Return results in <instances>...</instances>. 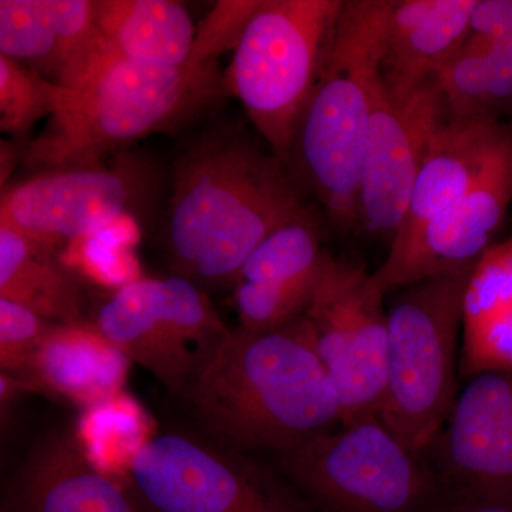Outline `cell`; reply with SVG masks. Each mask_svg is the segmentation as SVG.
<instances>
[{
    "instance_id": "1",
    "label": "cell",
    "mask_w": 512,
    "mask_h": 512,
    "mask_svg": "<svg viewBox=\"0 0 512 512\" xmlns=\"http://www.w3.org/2000/svg\"><path fill=\"white\" fill-rule=\"evenodd\" d=\"M308 197L284 161L242 128L205 131L177 157L164 242L174 275L234 286L239 269Z\"/></svg>"
},
{
    "instance_id": "2",
    "label": "cell",
    "mask_w": 512,
    "mask_h": 512,
    "mask_svg": "<svg viewBox=\"0 0 512 512\" xmlns=\"http://www.w3.org/2000/svg\"><path fill=\"white\" fill-rule=\"evenodd\" d=\"M184 400L202 436L241 453L278 456L342 424L305 316L272 332L229 330Z\"/></svg>"
},
{
    "instance_id": "3",
    "label": "cell",
    "mask_w": 512,
    "mask_h": 512,
    "mask_svg": "<svg viewBox=\"0 0 512 512\" xmlns=\"http://www.w3.org/2000/svg\"><path fill=\"white\" fill-rule=\"evenodd\" d=\"M222 89L218 62L158 66L109 47L66 89L45 130L26 148L25 164L36 173L101 165L127 144L190 120Z\"/></svg>"
},
{
    "instance_id": "4",
    "label": "cell",
    "mask_w": 512,
    "mask_h": 512,
    "mask_svg": "<svg viewBox=\"0 0 512 512\" xmlns=\"http://www.w3.org/2000/svg\"><path fill=\"white\" fill-rule=\"evenodd\" d=\"M392 0H345L286 167L336 228H360V180Z\"/></svg>"
},
{
    "instance_id": "5",
    "label": "cell",
    "mask_w": 512,
    "mask_h": 512,
    "mask_svg": "<svg viewBox=\"0 0 512 512\" xmlns=\"http://www.w3.org/2000/svg\"><path fill=\"white\" fill-rule=\"evenodd\" d=\"M473 268L403 286L386 305V384L377 417L414 453L426 454L460 393L464 293Z\"/></svg>"
},
{
    "instance_id": "6",
    "label": "cell",
    "mask_w": 512,
    "mask_h": 512,
    "mask_svg": "<svg viewBox=\"0 0 512 512\" xmlns=\"http://www.w3.org/2000/svg\"><path fill=\"white\" fill-rule=\"evenodd\" d=\"M316 512H448L454 491L426 454L414 453L379 417L319 434L274 456Z\"/></svg>"
},
{
    "instance_id": "7",
    "label": "cell",
    "mask_w": 512,
    "mask_h": 512,
    "mask_svg": "<svg viewBox=\"0 0 512 512\" xmlns=\"http://www.w3.org/2000/svg\"><path fill=\"white\" fill-rule=\"evenodd\" d=\"M342 6L343 0H261L224 74L225 90L285 164Z\"/></svg>"
},
{
    "instance_id": "8",
    "label": "cell",
    "mask_w": 512,
    "mask_h": 512,
    "mask_svg": "<svg viewBox=\"0 0 512 512\" xmlns=\"http://www.w3.org/2000/svg\"><path fill=\"white\" fill-rule=\"evenodd\" d=\"M128 471L146 512H316L274 463L200 433L158 434Z\"/></svg>"
},
{
    "instance_id": "9",
    "label": "cell",
    "mask_w": 512,
    "mask_h": 512,
    "mask_svg": "<svg viewBox=\"0 0 512 512\" xmlns=\"http://www.w3.org/2000/svg\"><path fill=\"white\" fill-rule=\"evenodd\" d=\"M92 322L131 363L181 399L231 330L204 289L180 275L131 279Z\"/></svg>"
},
{
    "instance_id": "10",
    "label": "cell",
    "mask_w": 512,
    "mask_h": 512,
    "mask_svg": "<svg viewBox=\"0 0 512 512\" xmlns=\"http://www.w3.org/2000/svg\"><path fill=\"white\" fill-rule=\"evenodd\" d=\"M386 296L365 265L326 251L305 318L338 394L342 424L379 414L386 384Z\"/></svg>"
},
{
    "instance_id": "11",
    "label": "cell",
    "mask_w": 512,
    "mask_h": 512,
    "mask_svg": "<svg viewBox=\"0 0 512 512\" xmlns=\"http://www.w3.org/2000/svg\"><path fill=\"white\" fill-rule=\"evenodd\" d=\"M447 110L436 80L407 90L380 80L367 130L360 228L392 244L406 218L417 175Z\"/></svg>"
},
{
    "instance_id": "12",
    "label": "cell",
    "mask_w": 512,
    "mask_h": 512,
    "mask_svg": "<svg viewBox=\"0 0 512 512\" xmlns=\"http://www.w3.org/2000/svg\"><path fill=\"white\" fill-rule=\"evenodd\" d=\"M148 174L133 157L113 165L40 171L2 191L0 224L52 248L89 237L143 200Z\"/></svg>"
},
{
    "instance_id": "13",
    "label": "cell",
    "mask_w": 512,
    "mask_h": 512,
    "mask_svg": "<svg viewBox=\"0 0 512 512\" xmlns=\"http://www.w3.org/2000/svg\"><path fill=\"white\" fill-rule=\"evenodd\" d=\"M512 202V137L470 191L416 238L387 254L373 278L386 295L431 276L473 268L491 245Z\"/></svg>"
},
{
    "instance_id": "14",
    "label": "cell",
    "mask_w": 512,
    "mask_h": 512,
    "mask_svg": "<svg viewBox=\"0 0 512 512\" xmlns=\"http://www.w3.org/2000/svg\"><path fill=\"white\" fill-rule=\"evenodd\" d=\"M451 490H512V370L468 380L426 451Z\"/></svg>"
},
{
    "instance_id": "15",
    "label": "cell",
    "mask_w": 512,
    "mask_h": 512,
    "mask_svg": "<svg viewBox=\"0 0 512 512\" xmlns=\"http://www.w3.org/2000/svg\"><path fill=\"white\" fill-rule=\"evenodd\" d=\"M328 249L312 207L254 249L234 284L239 326L265 333L301 319L318 288Z\"/></svg>"
},
{
    "instance_id": "16",
    "label": "cell",
    "mask_w": 512,
    "mask_h": 512,
    "mask_svg": "<svg viewBox=\"0 0 512 512\" xmlns=\"http://www.w3.org/2000/svg\"><path fill=\"white\" fill-rule=\"evenodd\" d=\"M109 46L90 0H0V55L70 89Z\"/></svg>"
},
{
    "instance_id": "17",
    "label": "cell",
    "mask_w": 512,
    "mask_h": 512,
    "mask_svg": "<svg viewBox=\"0 0 512 512\" xmlns=\"http://www.w3.org/2000/svg\"><path fill=\"white\" fill-rule=\"evenodd\" d=\"M0 512H146L134 493L93 466L69 433L53 431L9 481Z\"/></svg>"
},
{
    "instance_id": "18",
    "label": "cell",
    "mask_w": 512,
    "mask_h": 512,
    "mask_svg": "<svg viewBox=\"0 0 512 512\" xmlns=\"http://www.w3.org/2000/svg\"><path fill=\"white\" fill-rule=\"evenodd\" d=\"M511 137L512 124L501 119L447 116L431 140L389 252L406 247L436 215L470 191Z\"/></svg>"
},
{
    "instance_id": "19",
    "label": "cell",
    "mask_w": 512,
    "mask_h": 512,
    "mask_svg": "<svg viewBox=\"0 0 512 512\" xmlns=\"http://www.w3.org/2000/svg\"><path fill=\"white\" fill-rule=\"evenodd\" d=\"M130 366L93 322L53 323L18 380L37 392L94 409L123 390Z\"/></svg>"
},
{
    "instance_id": "20",
    "label": "cell",
    "mask_w": 512,
    "mask_h": 512,
    "mask_svg": "<svg viewBox=\"0 0 512 512\" xmlns=\"http://www.w3.org/2000/svg\"><path fill=\"white\" fill-rule=\"evenodd\" d=\"M477 0H392L384 26L380 80L407 90L431 82L470 35Z\"/></svg>"
},
{
    "instance_id": "21",
    "label": "cell",
    "mask_w": 512,
    "mask_h": 512,
    "mask_svg": "<svg viewBox=\"0 0 512 512\" xmlns=\"http://www.w3.org/2000/svg\"><path fill=\"white\" fill-rule=\"evenodd\" d=\"M512 370V231L491 245L468 278L460 379Z\"/></svg>"
},
{
    "instance_id": "22",
    "label": "cell",
    "mask_w": 512,
    "mask_h": 512,
    "mask_svg": "<svg viewBox=\"0 0 512 512\" xmlns=\"http://www.w3.org/2000/svg\"><path fill=\"white\" fill-rule=\"evenodd\" d=\"M107 46L126 59L158 66L190 62L195 29L183 3L173 0H93Z\"/></svg>"
},
{
    "instance_id": "23",
    "label": "cell",
    "mask_w": 512,
    "mask_h": 512,
    "mask_svg": "<svg viewBox=\"0 0 512 512\" xmlns=\"http://www.w3.org/2000/svg\"><path fill=\"white\" fill-rule=\"evenodd\" d=\"M0 298L52 323L84 322L79 285L57 264L52 248L0 224Z\"/></svg>"
},
{
    "instance_id": "24",
    "label": "cell",
    "mask_w": 512,
    "mask_h": 512,
    "mask_svg": "<svg viewBox=\"0 0 512 512\" xmlns=\"http://www.w3.org/2000/svg\"><path fill=\"white\" fill-rule=\"evenodd\" d=\"M66 89L42 74L0 55V128L20 138L43 117H52Z\"/></svg>"
},
{
    "instance_id": "25",
    "label": "cell",
    "mask_w": 512,
    "mask_h": 512,
    "mask_svg": "<svg viewBox=\"0 0 512 512\" xmlns=\"http://www.w3.org/2000/svg\"><path fill=\"white\" fill-rule=\"evenodd\" d=\"M467 42L484 56L495 116L501 119L512 109V0H477Z\"/></svg>"
},
{
    "instance_id": "26",
    "label": "cell",
    "mask_w": 512,
    "mask_h": 512,
    "mask_svg": "<svg viewBox=\"0 0 512 512\" xmlns=\"http://www.w3.org/2000/svg\"><path fill=\"white\" fill-rule=\"evenodd\" d=\"M447 114L456 119H498L490 76L480 50L467 40L434 77Z\"/></svg>"
},
{
    "instance_id": "27",
    "label": "cell",
    "mask_w": 512,
    "mask_h": 512,
    "mask_svg": "<svg viewBox=\"0 0 512 512\" xmlns=\"http://www.w3.org/2000/svg\"><path fill=\"white\" fill-rule=\"evenodd\" d=\"M53 323L20 303L0 298V366L20 379Z\"/></svg>"
},
{
    "instance_id": "28",
    "label": "cell",
    "mask_w": 512,
    "mask_h": 512,
    "mask_svg": "<svg viewBox=\"0 0 512 512\" xmlns=\"http://www.w3.org/2000/svg\"><path fill=\"white\" fill-rule=\"evenodd\" d=\"M261 0H222L200 23L190 60L218 62L222 53L234 52Z\"/></svg>"
},
{
    "instance_id": "29",
    "label": "cell",
    "mask_w": 512,
    "mask_h": 512,
    "mask_svg": "<svg viewBox=\"0 0 512 512\" xmlns=\"http://www.w3.org/2000/svg\"><path fill=\"white\" fill-rule=\"evenodd\" d=\"M448 512H512V490L456 493Z\"/></svg>"
}]
</instances>
